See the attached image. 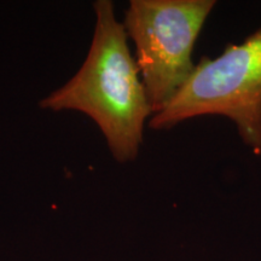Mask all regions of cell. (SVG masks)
<instances>
[{
  "label": "cell",
  "mask_w": 261,
  "mask_h": 261,
  "mask_svg": "<svg viewBox=\"0 0 261 261\" xmlns=\"http://www.w3.org/2000/svg\"><path fill=\"white\" fill-rule=\"evenodd\" d=\"M93 9L96 24L86 60L68 83L41 100L40 107L85 114L99 127L117 162L135 161L152 109L114 3L97 0Z\"/></svg>",
  "instance_id": "obj_1"
},
{
  "label": "cell",
  "mask_w": 261,
  "mask_h": 261,
  "mask_svg": "<svg viewBox=\"0 0 261 261\" xmlns=\"http://www.w3.org/2000/svg\"><path fill=\"white\" fill-rule=\"evenodd\" d=\"M202 115L232 120L244 144L261 155V28L241 44L226 45L218 57L201 58L149 127L169 129Z\"/></svg>",
  "instance_id": "obj_2"
},
{
  "label": "cell",
  "mask_w": 261,
  "mask_h": 261,
  "mask_svg": "<svg viewBox=\"0 0 261 261\" xmlns=\"http://www.w3.org/2000/svg\"><path fill=\"white\" fill-rule=\"evenodd\" d=\"M214 0H132L123 28L136 47V62L152 115L161 112L195 69L196 40Z\"/></svg>",
  "instance_id": "obj_3"
}]
</instances>
